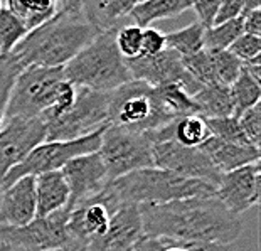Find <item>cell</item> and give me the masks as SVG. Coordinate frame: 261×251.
Wrapping results in <instances>:
<instances>
[{
    "mask_svg": "<svg viewBox=\"0 0 261 251\" xmlns=\"http://www.w3.org/2000/svg\"><path fill=\"white\" fill-rule=\"evenodd\" d=\"M14 251V249H12ZM51 251H71V249H51Z\"/></svg>",
    "mask_w": 261,
    "mask_h": 251,
    "instance_id": "obj_45",
    "label": "cell"
},
{
    "mask_svg": "<svg viewBox=\"0 0 261 251\" xmlns=\"http://www.w3.org/2000/svg\"><path fill=\"white\" fill-rule=\"evenodd\" d=\"M4 7L12 15H15L29 32L41 27L42 24H46L56 14V2H53V0H46V2L9 0Z\"/></svg>",
    "mask_w": 261,
    "mask_h": 251,
    "instance_id": "obj_24",
    "label": "cell"
},
{
    "mask_svg": "<svg viewBox=\"0 0 261 251\" xmlns=\"http://www.w3.org/2000/svg\"><path fill=\"white\" fill-rule=\"evenodd\" d=\"M243 7H244V0H226V2H221L218 14H216L214 26L226 24V22L241 17Z\"/></svg>",
    "mask_w": 261,
    "mask_h": 251,
    "instance_id": "obj_40",
    "label": "cell"
},
{
    "mask_svg": "<svg viewBox=\"0 0 261 251\" xmlns=\"http://www.w3.org/2000/svg\"><path fill=\"white\" fill-rule=\"evenodd\" d=\"M165 49V34L153 27H147L142 32V54L140 56H155Z\"/></svg>",
    "mask_w": 261,
    "mask_h": 251,
    "instance_id": "obj_38",
    "label": "cell"
},
{
    "mask_svg": "<svg viewBox=\"0 0 261 251\" xmlns=\"http://www.w3.org/2000/svg\"><path fill=\"white\" fill-rule=\"evenodd\" d=\"M243 17V32L249 36L261 37V9L251 10Z\"/></svg>",
    "mask_w": 261,
    "mask_h": 251,
    "instance_id": "obj_41",
    "label": "cell"
},
{
    "mask_svg": "<svg viewBox=\"0 0 261 251\" xmlns=\"http://www.w3.org/2000/svg\"><path fill=\"white\" fill-rule=\"evenodd\" d=\"M153 167L186 179L207 182L216 189L223 175L199 147H182L174 140L153 143Z\"/></svg>",
    "mask_w": 261,
    "mask_h": 251,
    "instance_id": "obj_13",
    "label": "cell"
},
{
    "mask_svg": "<svg viewBox=\"0 0 261 251\" xmlns=\"http://www.w3.org/2000/svg\"><path fill=\"white\" fill-rule=\"evenodd\" d=\"M103 130L94 132L91 135L80 138V140H73V142L39 143L36 148H32V152L27 155L17 167H14L7 174V177H5V181H4V191L9 186H12L15 181L22 179V177H27V175L37 177L41 174H47V172H56L63 169V167L74 157L98 152L99 143H101Z\"/></svg>",
    "mask_w": 261,
    "mask_h": 251,
    "instance_id": "obj_9",
    "label": "cell"
},
{
    "mask_svg": "<svg viewBox=\"0 0 261 251\" xmlns=\"http://www.w3.org/2000/svg\"><path fill=\"white\" fill-rule=\"evenodd\" d=\"M69 209L58 211L47 217H36L34 221L20 228L0 224V246L14 251H51L73 249L68 233Z\"/></svg>",
    "mask_w": 261,
    "mask_h": 251,
    "instance_id": "obj_10",
    "label": "cell"
},
{
    "mask_svg": "<svg viewBox=\"0 0 261 251\" xmlns=\"http://www.w3.org/2000/svg\"><path fill=\"white\" fill-rule=\"evenodd\" d=\"M211 133L205 120L199 115H189L174 120V142L182 147L197 148L207 140Z\"/></svg>",
    "mask_w": 261,
    "mask_h": 251,
    "instance_id": "obj_26",
    "label": "cell"
},
{
    "mask_svg": "<svg viewBox=\"0 0 261 251\" xmlns=\"http://www.w3.org/2000/svg\"><path fill=\"white\" fill-rule=\"evenodd\" d=\"M110 93L76 88L74 103L63 116L49 121L46 142H73L108 127Z\"/></svg>",
    "mask_w": 261,
    "mask_h": 251,
    "instance_id": "obj_7",
    "label": "cell"
},
{
    "mask_svg": "<svg viewBox=\"0 0 261 251\" xmlns=\"http://www.w3.org/2000/svg\"><path fill=\"white\" fill-rule=\"evenodd\" d=\"M191 7L192 2H189V0H147V2L135 4V7L130 12V17L137 27L147 29L152 22L179 17Z\"/></svg>",
    "mask_w": 261,
    "mask_h": 251,
    "instance_id": "obj_23",
    "label": "cell"
},
{
    "mask_svg": "<svg viewBox=\"0 0 261 251\" xmlns=\"http://www.w3.org/2000/svg\"><path fill=\"white\" fill-rule=\"evenodd\" d=\"M69 204V186L63 172H47L36 177V217H47Z\"/></svg>",
    "mask_w": 261,
    "mask_h": 251,
    "instance_id": "obj_20",
    "label": "cell"
},
{
    "mask_svg": "<svg viewBox=\"0 0 261 251\" xmlns=\"http://www.w3.org/2000/svg\"><path fill=\"white\" fill-rule=\"evenodd\" d=\"M115 32H101L64 66V76L76 88L112 93L132 81L125 59L116 49Z\"/></svg>",
    "mask_w": 261,
    "mask_h": 251,
    "instance_id": "obj_5",
    "label": "cell"
},
{
    "mask_svg": "<svg viewBox=\"0 0 261 251\" xmlns=\"http://www.w3.org/2000/svg\"><path fill=\"white\" fill-rule=\"evenodd\" d=\"M110 182L130 172L153 167V145L143 133L108 125L103 130L98 150Z\"/></svg>",
    "mask_w": 261,
    "mask_h": 251,
    "instance_id": "obj_8",
    "label": "cell"
},
{
    "mask_svg": "<svg viewBox=\"0 0 261 251\" xmlns=\"http://www.w3.org/2000/svg\"><path fill=\"white\" fill-rule=\"evenodd\" d=\"M199 148L202 150L205 157L211 160V164L221 174H227V172H232L240 169V167L254 164V162L259 160V148L227 143L214 137H209Z\"/></svg>",
    "mask_w": 261,
    "mask_h": 251,
    "instance_id": "obj_19",
    "label": "cell"
},
{
    "mask_svg": "<svg viewBox=\"0 0 261 251\" xmlns=\"http://www.w3.org/2000/svg\"><path fill=\"white\" fill-rule=\"evenodd\" d=\"M22 69L24 68L10 54L0 58V127H2L5 120V108H7V102L15 83V78L19 76Z\"/></svg>",
    "mask_w": 261,
    "mask_h": 251,
    "instance_id": "obj_33",
    "label": "cell"
},
{
    "mask_svg": "<svg viewBox=\"0 0 261 251\" xmlns=\"http://www.w3.org/2000/svg\"><path fill=\"white\" fill-rule=\"evenodd\" d=\"M204 32L197 22H192L184 29L165 34V49H170L180 58H189L204 49Z\"/></svg>",
    "mask_w": 261,
    "mask_h": 251,
    "instance_id": "obj_25",
    "label": "cell"
},
{
    "mask_svg": "<svg viewBox=\"0 0 261 251\" xmlns=\"http://www.w3.org/2000/svg\"><path fill=\"white\" fill-rule=\"evenodd\" d=\"M133 251H187V243L172 241L165 238H148L143 236Z\"/></svg>",
    "mask_w": 261,
    "mask_h": 251,
    "instance_id": "obj_37",
    "label": "cell"
},
{
    "mask_svg": "<svg viewBox=\"0 0 261 251\" xmlns=\"http://www.w3.org/2000/svg\"><path fill=\"white\" fill-rule=\"evenodd\" d=\"M27 34L29 31L15 15L10 14L5 7L0 9V58L12 53Z\"/></svg>",
    "mask_w": 261,
    "mask_h": 251,
    "instance_id": "obj_29",
    "label": "cell"
},
{
    "mask_svg": "<svg viewBox=\"0 0 261 251\" xmlns=\"http://www.w3.org/2000/svg\"><path fill=\"white\" fill-rule=\"evenodd\" d=\"M0 9H2V4H0Z\"/></svg>",
    "mask_w": 261,
    "mask_h": 251,
    "instance_id": "obj_46",
    "label": "cell"
},
{
    "mask_svg": "<svg viewBox=\"0 0 261 251\" xmlns=\"http://www.w3.org/2000/svg\"><path fill=\"white\" fill-rule=\"evenodd\" d=\"M96 36L98 31L83 15L81 0H61L56 14L31 31L10 56L22 68H64Z\"/></svg>",
    "mask_w": 261,
    "mask_h": 251,
    "instance_id": "obj_2",
    "label": "cell"
},
{
    "mask_svg": "<svg viewBox=\"0 0 261 251\" xmlns=\"http://www.w3.org/2000/svg\"><path fill=\"white\" fill-rule=\"evenodd\" d=\"M221 2H192V10L197 17V24L202 27L204 31L214 27L216 14H218Z\"/></svg>",
    "mask_w": 261,
    "mask_h": 251,
    "instance_id": "obj_39",
    "label": "cell"
},
{
    "mask_svg": "<svg viewBox=\"0 0 261 251\" xmlns=\"http://www.w3.org/2000/svg\"><path fill=\"white\" fill-rule=\"evenodd\" d=\"M213 58V69H214V80L218 85L231 86L240 76L243 63L238 58H234L229 51H209Z\"/></svg>",
    "mask_w": 261,
    "mask_h": 251,
    "instance_id": "obj_31",
    "label": "cell"
},
{
    "mask_svg": "<svg viewBox=\"0 0 261 251\" xmlns=\"http://www.w3.org/2000/svg\"><path fill=\"white\" fill-rule=\"evenodd\" d=\"M135 0H90L83 2V15L98 34L118 31L126 17H130Z\"/></svg>",
    "mask_w": 261,
    "mask_h": 251,
    "instance_id": "obj_21",
    "label": "cell"
},
{
    "mask_svg": "<svg viewBox=\"0 0 261 251\" xmlns=\"http://www.w3.org/2000/svg\"><path fill=\"white\" fill-rule=\"evenodd\" d=\"M36 219V177L15 181L0 196V224L20 228Z\"/></svg>",
    "mask_w": 261,
    "mask_h": 251,
    "instance_id": "obj_18",
    "label": "cell"
},
{
    "mask_svg": "<svg viewBox=\"0 0 261 251\" xmlns=\"http://www.w3.org/2000/svg\"><path fill=\"white\" fill-rule=\"evenodd\" d=\"M177 120L159 90L132 80L110 93L108 125L135 133H147Z\"/></svg>",
    "mask_w": 261,
    "mask_h": 251,
    "instance_id": "obj_6",
    "label": "cell"
},
{
    "mask_svg": "<svg viewBox=\"0 0 261 251\" xmlns=\"http://www.w3.org/2000/svg\"><path fill=\"white\" fill-rule=\"evenodd\" d=\"M243 69L246 71L254 81L261 83V56H258V58H254L251 61H246V63H243Z\"/></svg>",
    "mask_w": 261,
    "mask_h": 251,
    "instance_id": "obj_43",
    "label": "cell"
},
{
    "mask_svg": "<svg viewBox=\"0 0 261 251\" xmlns=\"http://www.w3.org/2000/svg\"><path fill=\"white\" fill-rule=\"evenodd\" d=\"M143 236L138 206L121 204L112 216L108 231L88 244L85 251H133Z\"/></svg>",
    "mask_w": 261,
    "mask_h": 251,
    "instance_id": "obj_17",
    "label": "cell"
},
{
    "mask_svg": "<svg viewBox=\"0 0 261 251\" xmlns=\"http://www.w3.org/2000/svg\"><path fill=\"white\" fill-rule=\"evenodd\" d=\"M182 66L187 71V74L197 83L199 86L214 85V69H213V58L207 49H202L189 58H180Z\"/></svg>",
    "mask_w": 261,
    "mask_h": 251,
    "instance_id": "obj_30",
    "label": "cell"
},
{
    "mask_svg": "<svg viewBox=\"0 0 261 251\" xmlns=\"http://www.w3.org/2000/svg\"><path fill=\"white\" fill-rule=\"evenodd\" d=\"M66 182L69 186V204L68 209L96 197L108 186V172L98 152L80 155L69 160L63 169Z\"/></svg>",
    "mask_w": 261,
    "mask_h": 251,
    "instance_id": "obj_15",
    "label": "cell"
},
{
    "mask_svg": "<svg viewBox=\"0 0 261 251\" xmlns=\"http://www.w3.org/2000/svg\"><path fill=\"white\" fill-rule=\"evenodd\" d=\"M76 86L66 80L63 68H24L10 91L5 120L39 118L44 125L63 116L74 103Z\"/></svg>",
    "mask_w": 261,
    "mask_h": 251,
    "instance_id": "obj_3",
    "label": "cell"
},
{
    "mask_svg": "<svg viewBox=\"0 0 261 251\" xmlns=\"http://www.w3.org/2000/svg\"><path fill=\"white\" fill-rule=\"evenodd\" d=\"M108 191L118 204L153 206L192 197H216V187L207 182L186 179L172 172L148 167L108 182Z\"/></svg>",
    "mask_w": 261,
    "mask_h": 251,
    "instance_id": "obj_4",
    "label": "cell"
},
{
    "mask_svg": "<svg viewBox=\"0 0 261 251\" xmlns=\"http://www.w3.org/2000/svg\"><path fill=\"white\" fill-rule=\"evenodd\" d=\"M240 121L243 135L246 137V140L253 145V147L259 148L261 140V105H254L249 110L243 111L240 116H236Z\"/></svg>",
    "mask_w": 261,
    "mask_h": 251,
    "instance_id": "obj_35",
    "label": "cell"
},
{
    "mask_svg": "<svg viewBox=\"0 0 261 251\" xmlns=\"http://www.w3.org/2000/svg\"><path fill=\"white\" fill-rule=\"evenodd\" d=\"M132 80L142 81L148 86L159 88L167 85H182L194 94L199 88L197 83L187 74L182 66V59L170 49H164L155 56H138L135 59L125 61Z\"/></svg>",
    "mask_w": 261,
    "mask_h": 251,
    "instance_id": "obj_14",
    "label": "cell"
},
{
    "mask_svg": "<svg viewBox=\"0 0 261 251\" xmlns=\"http://www.w3.org/2000/svg\"><path fill=\"white\" fill-rule=\"evenodd\" d=\"M234 58H238L241 63L251 61L254 58L261 56V37L249 36V34H241L240 37L232 42V46L227 49Z\"/></svg>",
    "mask_w": 261,
    "mask_h": 251,
    "instance_id": "obj_36",
    "label": "cell"
},
{
    "mask_svg": "<svg viewBox=\"0 0 261 251\" xmlns=\"http://www.w3.org/2000/svg\"><path fill=\"white\" fill-rule=\"evenodd\" d=\"M187 251H234L232 244L216 243H187Z\"/></svg>",
    "mask_w": 261,
    "mask_h": 251,
    "instance_id": "obj_42",
    "label": "cell"
},
{
    "mask_svg": "<svg viewBox=\"0 0 261 251\" xmlns=\"http://www.w3.org/2000/svg\"><path fill=\"white\" fill-rule=\"evenodd\" d=\"M243 32V17L226 24L214 26L204 32V49L207 51H227Z\"/></svg>",
    "mask_w": 261,
    "mask_h": 251,
    "instance_id": "obj_28",
    "label": "cell"
},
{
    "mask_svg": "<svg viewBox=\"0 0 261 251\" xmlns=\"http://www.w3.org/2000/svg\"><path fill=\"white\" fill-rule=\"evenodd\" d=\"M0 251H12V249L7 248V246H0Z\"/></svg>",
    "mask_w": 261,
    "mask_h": 251,
    "instance_id": "obj_44",
    "label": "cell"
},
{
    "mask_svg": "<svg viewBox=\"0 0 261 251\" xmlns=\"http://www.w3.org/2000/svg\"><path fill=\"white\" fill-rule=\"evenodd\" d=\"M118 206L121 204L116 203L108 187H105V191L96 197L88 199L69 209L68 233L73 249L85 251L88 244L101 238L108 231L112 216Z\"/></svg>",
    "mask_w": 261,
    "mask_h": 251,
    "instance_id": "obj_11",
    "label": "cell"
},
{
    "mask_svg": "<svg viewBox=\"0 0 261 251\" xmlns=\"http://www.w3.org/2000/svg\"><path fill=\"white\" fill-rule=\"evenodd\" d=\"M229 91L232 98V107H234V116H240L243 111H246L259 103V96H261L259 83L254 81L243 68L240 76L236 78V81L229 86Z\"/></svg>",
    "mask_w": 261,
    "mask_h": 251,
    "instance_id": "obj_27",
    "label": "cell"
},
{
    "mask_svg": "<svg viewBox=\"0 0 261 251\" xmlns=\"http://www.w3.org/2000/svg\"><path fill=\"white\" fill-rule=\"evenodd\" d=\"M143 234L179 243L232 244L243 233V221L216 197H192L167 204L138 206Z\"/></svg>",
    "mask_w": 261,
    "mask_h": 251,
    "instance_id": "obj_1",
    "label": "cell"
},
{
    "mask_svg": "<svg viewBox=\"0 0 261 251\" xmlns=\"http://www.w3.org/2000/svg\"><path fill=\"white\" fill-rule=\"evenodd\" d=\"M205 125H207V130L211 133V137L218 138V140H223V142H227V143H236V145H246V147H253V145L246 140V137L243 135L240 121H238L236 116L205 120Z\"/></svg>",
    "mask_w": 261,
    "mask_h": 251,
    "instance_id": "obj_32",
    "label": "cell"
},
{
    "mask_svg": "<svg viewBox=\"0 0 261 251\" xmlns=\"http://www.w3.org/2000/svg\"><path fill=\"white\" fill-rule=\"evenodd\" d=\"M42 142H46V127L39 118L4 120L0 127V196L9 172Z\"/></svg>",
    "mask_w": 261,
    "mask_h": 251,
    "instance_id": "obj_12",
    "label": "cell"
},
{
    "mask_svg": "<svg viewBox=\"0 0 261 251\" xmlns=\"http://www.w3.org/2000/svg\"><path fill=\"white\" fill-rule=\"evenodd\" d=\"M142 32L135 24H125L115 32V44L125 61L135 59L142 54Z\"/></svg>",
    "mask_w": 261,
    "mask_h": 251,
    "instance_id": "obj_34",
    "label": "cell"
},
{
    "mask_svg": "<svg viewBox=\"0 0 261 251\" xmlns=\"http://www.w3.org/2000/svg\"><path fill=\"white\" fill-rule=\"evenodd\" d=\"M259 164L240 167V169L221 175L216 189V199L219 200L231 214L241 216L249 208L258 204L261 189Z\"/></svg>",
    "mask_w": 261,
    "mask_h": 251,
    "instance_id": "obj_16",
    "label": "cell"
},
{
    "mask_svg": "<svg viewBox=\"0 0 261 251\" xmlns=\"http://www.w3.org/2000/svg\"><path fill=\"white\" fill-rule=\"evenodd\" d=\"M192 99L197 107V115L205 120L234 116L229 86L218 85V83L201 86L192 94Z\"/></svg>",
    "mask_w": 261,
    "mask_h": 251,
    "instance_id": "obj_22",
    "label": "cell"
}]
</instances>
